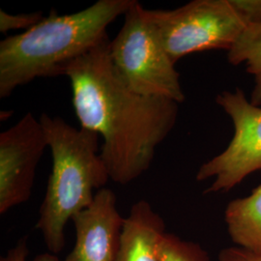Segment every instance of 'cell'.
<instances>
[{
	"instance_id": "obj_1",
	"label": "cell",
	"mask_w": 261,
	"mask_h": 261,
	"mask_svg": "<svg viewBox=\"0 0 261 261\" xmlns=\"http://www.w3.org/2000/svg\"><path fill=\"white\" fill-rule=\"evenodd\" d=\"M109 36L62 69L71 83L81 127L103 139L100 154L110 177L130 184L146 172L177 120L174 101L133 92L116 75Z\"/></svg>"
},
{
	"instance_id": "obj_2",
	"label": "cell",
	"mask_w": 261,
	"mask_h": 261,
	"mask_svg": "<svg viewBox=\"0 0 261 261\" xmlns=\"http://www.w3.org/2000/svg\"><path fill=\"white\" fill-rule=\"evenodd\" d=\"M136 0H99L86 9L47 18L0 42V98L39 77L61 75L67 64L108 37L107 29Z\"/></svg>"
},
{
	"instance_id": "obj_3",
	"label": "cell",
	"mask_w": 261,
	"mask_h": 261,
	"mask_svg": "<svg viewBox=\"0 0 261 261\" xmlns=\"http://www.w3.org/2000/svg\"><path fill=\"white\" fill-rule=\"evenodd\" d=\"M39 119L53 164L35 228L47 252L57 255L65 246L67 224L91 205L94 191L103 189L111 177L100 154L97 134L75 128L61 117L47 113H42Z\"/></svg>"
},
{
	"instance_id": "obj_4",
	"label": "cell",
	"mask_w": 261,
	"mask_h": 261,
	"mask_svg": "<svg viewBox=\"0 0 261 261\" xmlns=\"http://www.w3.org/2000/svg\"><path fill=\"white\" fill-rule=\"evenodd\" d=\"M110 58L116 75L135 93L183 103L185 94L175 63L139 1L124 15L120 31L110 43Z\"/></svg>"
},
{
	"instance_id": "obj_5",
	"label": "cell",
	"mask_w": 261,
	"mask_h": 261,
	"mask_svg": "<svg viewBox=\"0 0 261 261\" xmlns=\"http://www.w3.org/2000/svg\"><path fill=\"white\" fill-rule=\"evenodd\" d=\"M169 58L213 49L227 51L250 24L234 0H194L174 10L145 9Z\"/></svg>"
},
{
	"instance_id": "obj_6",
	"label": "cell",
	"mask_w": 261,
	"mask_h": 261,
	"mask_svg": "<svg viewBox=\"0 0 261 261\" xmlns=\"http://www.w3.org/2000/svg\"><path fill=\"white\" fill-rule=\"evenodd\" d=\"M216 102L230 117L234 134L227 147L196 173L198 182L214 178L204 194L229 192L253 172L261 171V107L251 103L240 88L219 94Z\"/></svg>"
},
{
	"instance_id": "obj_7",
	"label": "cell",
	"mask_w": 261,
	"mask_h": 261,
	"mask_svg": "<svg viewBox=\"0 0 261 261\" xmlns=\"http://www.w3.org/2000/svg\"><path fill=\"white\" fill-rule=\"evenodd\" d=\"M47 148L45 130L31 112L0 134V214L29 200Z\"/></svg>"
},
{
	"instance_id": "obj_8",
	"label": "cell",
	"mask_w": 261,
	"mask_h": 261,
	"mask_svg": "<svg viewBox=\"0 0 261 261\" xmlns=\"http://www.w3.org/2000/svg\"><path fill=\"white\" fill-rule=\"evenodd\" d=\"M116 202L114 192L103 188L96 193L91 205L73 217L75 244L61 261L116 260L125 223Z\"/></svg>"
},
{
	"instance_id": "obj_9",
	"label": "cell",
	"mask_w": 261,
	"mask_h": 261,
	"mask_svg": "<svg viewBox=\"0 0 261 261\" xmlns=\"http://www.w3.org/2000/svg\"><path fill=\"white\" fill-rule=\"evenodd\" d=\"M167 232L161 215L147 200L140 199L132 206L125 218L115 261H161L160 245Z\"/></svg>"
},
{
	"instance_id": "obj_10",
	"label": "cell",
	"mask_w": 261,
	"mask_h": 261,
	"mask_svg": "<svg viewBox=\"0 0 261 261\" xmlns=\"http://www.w3.org/2000/svg\"><path fill=\"white\" fill-rule=\"evenodd\" d=\"M224 221L235 246L261 255V185L250 196L231 200L225 208Z\"/></svg>"
},
{
	"instance_id": "obj_11",
	"label": "cell",
	"mask_w": 261,
	"mask_h": 261,
	"mask_svg": "<svg viewBox=\"0 0 261 261\" xmlns=\"http://www.w3.org/2000/svg\"><path fill=\"white\" fill-rule=\"evenodd\" d=\"M227 60L231 65L245 64L247 72L254 81L251 103L261 107V22L247 27L233 47L227 51Z\"/></svg>"
},
{
	"instance_id": "obj_12",
	"label": "cell",
	"mask_w": 261,
	"mask_h": 261,
	"mask_svg": "<svg viewBox=\"0 0 261 261\" xmlns=\"http://www.w3.org/2000/svg\"><path fill=\"white\" fill-rule=\"evenodd\" d=\"M160 257L161 261H211L208 252L199 244L169 232L162 239Z\"/></svg>"
},
{
	"instance_id": "obj_13",
	"label": "cell",
	"mask_w": 261,
	"mask_h": 261,
	"mask_svg": "<svg viewBox=\"0 0 261 261\" xmlns=\"http://www.w3.org/2000/svg\"><path fill=\"white\" fill-rule=\"evenodd\" d=\"M44 19L42 12L22 13L18 15L9 14L3 10H0V32L7 33L11 30L28 29L35 27Z\"/></svg>"
},
{
	"instance_id": "obj_14",
	"label": "cell",
	"mask_w": 261,
	"mask_h": 261,
	"mask_svg": "<svg viewBox=\"0 0 261 261\" xmlns=\"http://www.w3.org/2000/svg\"><path fill=\"white\" fill-rule=\"evenodd\" d=\"M28 238L27 236H23L6 252L4 256L0 258V261H28ZM32 261H61V259H59L56 254L47 252L39 254Z\"/></svg>"
},
{
	"instance_id": "obj_15",
	"label": "cell",
	"mask_w": 261,
	"mask_h": 261,
	"mask_svg": "<svg viewBox=\"0 0 261 261\" xmlns=\"http://www.w3.org/2000/svg\"><path fill=\"white\" fill-rule=\"evenodd\" d=\"M219 261H261V255L237 246L225 248L219 253Z\"/></svg>"
},
{
	"instance_id": "obj_16",
	"label": "cell",
	"mask_w": 261,
	"mask_h": 261,
	"mask_svg": "<svg viewBox=\"0 0 261 261\" xmlns=\"http://www.w3.org/2000/svg\"><path fill=\"white\" fill-rule=\"evenodd\" d=\"M249 23L261 22V0H234Z\"/></svg>"
}]
</instances>
